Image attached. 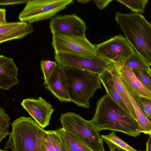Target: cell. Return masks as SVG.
I'll use <instances>...</instances> for the list:
<instances>
[{"instance_id":"603a6c76","label":"cell","mask_w":151,"mask_h":151,"mask_svg":"<svg viewBox=\"0 0 151 151\" xmlns=\"http://www.w3.org/2000/svg\"><path fill=\"white\" fill-rule=\"evenodd\" d=\"M144 86L151 93V69L132 70Z\"/></svg>"},{"instance_id":"ffe728a7","label":"cell","mask_w":151,"mask_h":151,"mask_svg":"<svg viewBox=\"0 0 151 151\" xmlns=\"http://www.w3.org/2000/svg\"><path fill=\"white\" fill-rule=\"evenodd\" d=\"M109 71L111 74L117 93L129 109L131 116L136 121L137 117L135 111L121 81L114 63V66Z\"/></svg>"},{"instance_id":"d6a6232c","label":"cell","mask_w":151,"mask_h":151,"mask_svg":"<svg viewBox=\"0 0 151 151\" xmlns=\"http://www.w3.org/2000/svg\"><path fill=\"white\" fill-rule=\"evenodd\" d=\"M0 151H7V150H1V149H0Z\"/></svg>"},{"instance_id":"836d02e7","label":"cell","mask_w":151,"mask_h":151,"mask_svg":"<svg viewBox=\"0 0 151 151\" xmlns=\"http://www.w3.org/2000/svg\"><path fill=\"white\" fill-rule=\"evenodd\" d=\"M125 151L120 150V151Z\"/></svg>"},{"instance_id":"ba28073f","label":"cell","mask_w":151,"mask_h":151,"mask_svg":"<svg viewBox=\"0 0 151 151\" xmlns=\"http://www.w3.org/2000/svg\"><path fill=\"white\" fill-rule=\"evenodd\" d=\"M52 44L55 53L85 56L96 55L95 46L86 36H68L58 33L52 34Z\"/></svg>"},{"instance_id":"9a60e30c","label":"cell","mask_w":151,"mask_h":151,"mask_svg":"<svg viewBox=\"0 0 151 151\" xmlns=\"http://www.w3.org/2000/svg\"><path fill=\"white\" fill-rule=\"evenodd\" d=\"M120 79L135 111L137 117L136 121L140 132L151 135V122L148 120L142 109L139 99V94L124 81Z\"/></svg>"},{"instance_id":"4dcf8cb0","label":"cell","mask_w":151,"mask_h":151,"mask_svg":"<svg viewBox=\"0 0 151 151\" xmlns=\"http://www.w3.org/2000/svg\"><path fill=\"white\" fill-rule=\"evenodd\" d=\"M146 151H151V134L149 135V138L146 144Z\"/></svg>"},{"instance_id":"9c48e42d","label":"cell","mask_w":151,"mask_h":151,"mask_svg":"<svg viewBox=\"0 0 151 151\" xmlns=\"http://www.w3.org/2000/svg\"><path fill=\"white\" fill-rule=\"evenodd\" d=\"M96 55L114 63L124 61L135 51L126 37L116 35L95 46Z\"/></svg>"},{"instance_id":"3957f363","label":"cell","mask_w":151,"mask_h":151,"mask_svg":"<svg viewBox=\"0 0 151 151\" xmlns=\"http://www.w3.org/2000/svg\"><path fill=\"white\" fill-rule=\"evenodd\" d=\"M12 129L4 149L12 151H43L42 141L46 131L31 117L22 116L11 124Z\"/></svg>"},{"instance_id":"2e32d148","label":"cell","mask_w":151,"mask_h":151,"mask_svg":"<svg viewBox=\"0 0 151 151\" xmlns=\"http://www.w3.org/2000/svg\"><path fill=\"white\" fill-rule=\"evenodd\" d=\"M120 78L124 81L140 95L151 99V93L141 83L130 67L114 63Z\"/></svg>"},{"instance_id":"7402d4cb","label":"cell","mask_w":151,"mask_h":151,"mask_svg":"<svg viewBox=\"0 0 151 151\" xmlns=\"http://www.w3.org/2000/svg\"><path fill=\"white\" fill-rule=\"evenodd\" d=\"M116 63L129 67L132 70L148 69L150 68V66L135 51L132 55L124 61Z\"/></svg>"},{"instance_id":"4316f807","label":"cell","mask_w":151,"mask_h":151,"mask_svg":"<svg viewBox=\"0 0 151 151\" xmlns=\"http://www.w3.org/2000/svg\"><path fill=\"white\" fill-rule=\"evenodd\" d=\"M142 109L148 120L151 122V99L139 95Z\"/></svg>"},{"instance_id":"5bb4252c","label":"cell","mask_w":151,"mask_h":151,"mask_svg":"<svg viewBox=\"0 0 151 151\" xmlns=\"http://www.w3.org/2000/svg\"><path fill=\"white\" fill-rule=\"evenodd\" d=\"M18 69L12 58L0 56V88L8 90L19 81L17 77Z\"/></svg>"},{"instance_id":"83f0119b","label":"cell","mask_w":151,"mask_h":151,"mask_svg":"<svg viewBox=\"0 0 151 151\" xmlns=\"http://www.w3.org/2000/svg\"><path fill=\"white\" fill-rule=\"evenodd\" d=\"M29 0H1L0 5H9L14 4L27 3Z\"/></svg>"},{"instance_id":"f1b7e54d","label":"cell","mask_w":151,"mask_h":151,"mask_svg":"<svg viewBox=\"0 0 151 151\" xmlns=\"http://www.w3.org/2000/svg\"><path fill=\"white\" fill-rule=\"evenodd\" d=\"M111 0H95L93 1L97 7L101 10L106 7Z\"/></svg>"},{"instance_id":"e0dca14e","label":"cell","mask_w":151,"mask_h":151,"mask_svg":"<svg viewBox=\"0 0 151 151\" xmlns=\"http://www.w3.org/2000/svg\"><path fill=\"white\" fill-rule=\"evenodd\" d=\"M56 130L66 151H94L76 135L62 127Z\"/></svg>"},{"instance_id":"44dd1931","label":"cell","mask_w":151,"mask_h":151,"mask_svg":"<svg viewBox=\"0 0 151 151\" xmlns=\"http://www.w3.org/2000/svg\"><path fill=\"white\" fill-rule=\"evenodd\" d=\"M101 137L107 145L110 151H142L135 149L117 136L114 131L109 134L102 135Z\"/></svg>"},{"instance_id":"30bf717a","label":"cell","mask_w":151,"mask_h":151,"mask_svg":"<svg viewBox=\"0 0 151 151\" xmlns=\"http://www.w3.org/2000/svg\"><path fill=\"white\" fill-rule=\"evenodd\" d=\"M49 27L52 34L82 37L85 36L86 27L81 19L73 14L54 16L49 22Z\"/></svg>"},{"instance_id":"5b68a950","label":"cell","mask_w":151,"mask_h":151,"mask_svg":"<svg viewBox=\"0 0 151 151\" xmlns=\"http://www.w3.org/2000/svg\"><path fill=\"white\" fill-rule=\"evenodd\" d=\"M60 120L62 128L76 135L94 151H106L104 140L91 120L76 113L62 114Z\"/></svg>"},{"instance_id":"8fae6325","label":"cell","mask_w":151,"mask_h":151,"mask_svg":"<svg viewBox=\"0 0 151 151\" xmlns=\"http://www.w3.org/2000/svg\"><path fill=\"white\" fill-rule=\"evenodd\" d=\"M21 104L42 128L44 129L50 124L54 109L50 104L42 97L24 99Z\"/></svg>"},{"instance_id":"277c9868","label":"cell","mask_w":151,"mask_h":151,"mask_svg":"<svg viewBox=\"0 0 151 151\" xmlns=\"http://www.w3.org/2000/svg\"><path fill=\"white\" fill-rule=\"evenodd\" d=\"M63 68L71 102L79 106L89 108L90 99L101 88L99 75L75 68Z\"/></svg>"},{"instance_id":"6da1fadb","label":"cell","mask_w":151,"mask_h":151,"mask_svg":"<svg viewBox=\"0 0 151 151\" xmlns=\"http://www.w3.org/2000/svg\"><path fill=\"white\" fill-rule=\"evenodd\" d=\"M91 121L99 132L119 131L134 137L141 133L136 121L106 93L97 100Z\"/></svg>"},{"instance_id":"d6986e66","label":"cell","mask_w":151,"mask_h":151,"mask_svg":"<svg viewBox=\"0 0 151 151\" xmlns=\"http://www.w3.org/2000/svg\"><path fill=\"white\" fill-rule=\"evenodd\" d=\"M44 151H66L56 130H48L42 141Z\"/></svg>"},{"instance_id":"484cf974","label":"cell","mask_w":151,"mask_h":151,"mask_svg":"<svg viewBox=\"0 0 151 151\" xmlns=\"http://www.w3.org/2000/svg\"><path fill=\"white\" fill-rule=\"evenodd\" d=\"M57 64L50 60H42L40 63V68L43 74L44 82H47L54 71Z\"/></svg>"},{"instance_id":"4fadbf2b","label":"cell","mask_w":151,"mask_h":151,"mask_svg":"<svg viewBox=\"0 0 151 151\" xmlns=\"http://www.w3.org/2000/svg\"><path fill=\"white\" fill-rule=\"evenodd\" d=\"M34 31L33 27L31 24L27 22H7L0 25V43L23 38Z\"/></svg>"},{"instance_id":"cb8c5ba5","label":"cell","mask_w":151,"mask_h":151,"mask_svg":"<svg viewBox=\"0 0 151 151\" xmlns=\"http://www.w3.org/2000/svg\"><path fill=\"white\" fill-rule=\"evenodd\" d=\"M118 1L124 5L135 13H143L148 0H117Z\"/></svg>"},{"instance_id":"f546056e","label":"cell","mask_w":151,"mask_h":151,"mask_svg":"<svg viewBox=\"0 0 151 151\" xmlns=\"http://www.w3.org/2000/svg\"><path fill=\"white\" fill-rule=\"evenodd\" d=\"M6 10L5 9H0V25L7 22L6 19Z\"/></svg>"},{"instance_id":"d4e9b609","label":"cell","mask_w":151,"mask_h":151,"mask_svg":"<svg viewBox=\"0 0 151 151\" xmlns=\"http://www.w3.org/2000/svg\"><path fill=\"white\" fill-rule=\"evenodd\" d=\"M0 142H1L6 135L9 134V131L10 119L9 115L6 114L4 109L0 108Z\"/></svg>"},{"instance_id":"ac0fdd59","label":"cell","mask_w":151,"mask_h":151,"mask_svg":"<svg viewBox=\"0 0 151 151\" xmlns=\"http://www.w3.org/2000/svg\"><path fill=\"white\" fill-rule=\"evenodd\" d=\"M99 76L101 83L106 90V93L131 116L129 109L116 90L111 74L109 71L106 70L99 75Z\"/></svg>"},{"instance_id":"7c38bea8","label":"cell","mask_w":151,"mask_h":151,"mask_svg":"<svg viewBox=\"0 0 151 151\" xmlns=\"http://www.w3.org/2000/svg\"><path fill=\"white\" fill-rule=\"evenodd\" d=\"M44 85L60 102H71L64 69L59 65L57 64L52 75Z\"/></svg>"},{"instance_id":"7a4b0ae2","label":"cell","mask_w":151,"mask_h":151,"mask_svg":"<svg viewBox=\"0 0 151 151\" xmlns=\"http://www.w3.org/2000/svg\"><path fill=\"white\" fill-rule=\"evenodd\" d=\"M115 20L135 51L151 65V24L142 14L117 12Z\"/></svg>"},{"instance_id":"52a82bcc","label":"cell","mask_w":151,"mask_h":151,"mask_svg":"<svg viewBox=\"0 0 151 151\" xmlns=\"http://www.w3.org/2000/svg\"><path fill=\"white\" fill-rule=\"evenodd\" d=\"M55 62L63 68H75L100 75L109 70L114 62L97 55L85 56L63 53H55Z\"/></svg>"},{"instance_id":"8992f818","label":"cell","mask_w":151,"mask_h":151,"mask_svg":"<svg viewBox=\"0 0 151 151\" xmlns=\"http://www.w3.org/2000/svg\"><path fill=\"white\" fill-rule=\"evenodd\" d=\"M73 0H29L19 14L20 21L29 23L52 19Z\"/></svg>"},{"instance_id":"1f68e13d","label":"cell","mask_w":151,"mask_h":151,"mask_svg":"<svg viewBox=\"0 0 151 151\" xmlns=\"http://www.w3.org/2000/svg\"><path fill=\"white\" fill-rule=\"evenodd\" d=\"M89 0H78L77 1L79 3L85 4L89 1Z\"/></svg>"}]
</instances>
